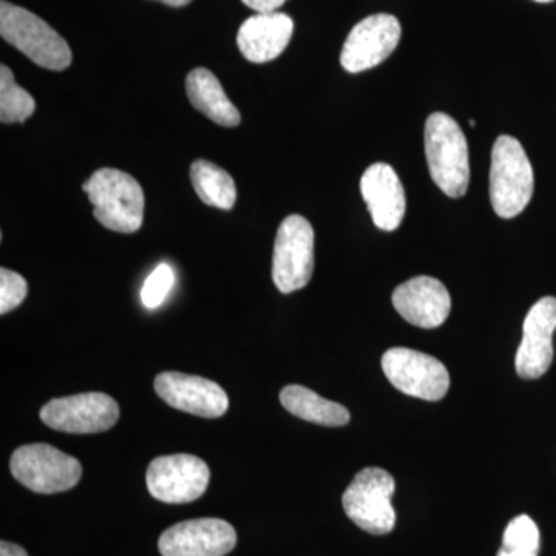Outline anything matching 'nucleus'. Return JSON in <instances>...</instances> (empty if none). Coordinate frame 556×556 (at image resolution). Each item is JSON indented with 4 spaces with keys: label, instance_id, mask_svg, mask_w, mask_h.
<instances>
[{
    "label": "nucleus",
    "instance_id": "1",
    "mask_svg": "<svg viewBox=\"0 0 556 556\" xmlns=\"http://www.w3.org/2000/svg\"><path fill=\"white\" fill-rule=\"evenodd\" d=\"M426 155L431 179L450 199L466 195L470 163L466 135L447 113L437 112L426 123Z\"/></svg>",
    "mask_w": 556,
    "mask_h": 556
},
{
    "label": "nucleus",
    "instance_id": "2",
    "mask_svg": "<svg viewBox=\"0 0 556 556\" xmlns=\"http://www.w3.org/2000/svg\"><path fill=\"white\" fill-rule=\"evenodd\" d=\"M93 204V215L104 228L119 233H134L144 219V192L141 185L118 169H100L83 185Z\"/></svg>",
    "mask_w": 556,
    "mask_h": 556
},
{
    "label": "nucleus",
    "instance_id": "3",
    "mask_svg": "<svg viewBox=\"0 0 556 556\" xmlns=\"http://www.w3.org/2000/svg\"><path fill=\"white\" fill-rule=\"evenodd\" d=\"M532 164L517 138L501 135L492 150L490 200L497 217H518L533 197Z\"/></svg>",
    "mask_w": 556,
    "mask_h": 556
},
{
    "label": "nucleus",
    "instance_id": "4",
    "mask_svg": "<svg viewBox=\"0 0 556 556\" xmlns=\"http://www.w3.org/2000/svg\"><path fill=\"white\" fill-rule=\"evenodd\" d=\"M0 36L39 67L62 72L72 65V50L60 33L31 11L0 2Z\"/></svg>",
    "mask_w": 556,
    "mask_h": 556
},
{
    "label": "nucleus",
    "instance_id": "5",
    "mask_svg": "<svg viewBox=\"0 0 556 556\" xmlns=\"http://www.w3.org/2000/svg\"><path fill=\"white\" fill-rule=\"evenodd\" d=\"M396 482L387 470L367 467L358 471L343 493L342 503L346 517L371 535H387L396 525L391 497Z\"/></svg>",
    "mask_w": 556,
    "mask_h": 556
},
{
    "label": "nucleus",
    "instance_id": "6",
    "mask_svg": "<svg viewBox=\"0 0 556 556\" xmlns=\"http://www.w3.org/2000/svg\"><path fill=\"white\" fill-rule=\"evenodd\" d=\"M10 470L22 485L40 495L67 492L83 478L79 460L49 444L17 448L11 456Z\"/></svg>",
    "mask_w": 556,
    "mask_h": 556
},
{
    "label": "nucleus",
    "instance_id": "7",
    "mask_svg": "<svg viewBox=\"0 0 556 556\" xmlns=\"http://www.w3.org/2000/svg\"><path fill=\"white\" fill-rule=\"evenodd\" d=\"M314 273V229L302 215L281 222L274 244L273 280L283 294L309 283Z\"/></svg>",
    "mask_w": 556,
    "mask_h": 556
},
{
    "label": "nucleus",
    "instance_id": "8",
    "mask_svg": "<svg viewBox=\"0 0 556 556\" xmlns=\"http://www.w3.org/2000/svg\"><path fill=\"white\" fill-rule=\"evenodd\" d=\"M391 386L408 396L441 401L447 394L450 376L441 361L409 348H391L382 357Z\"/></svg>",
    "mask_w": 556,
    "mask_h": 556
},
{
    "label": "nucleus",
    "instance_id": "9",
    "mask_svg": "<svg viewBox=\"0 0 556 556\" xmlns=\"http://www.w3.org/2000/svg\"><path fill=\"white\" fill-rule=\"evenodd\" d=\"M46 426L62 433L94 434L108 431L119 419L115 399L104 393H83L53 399L40 409Z\"/></svg>",
    "mask_w": 556,
    "mask_h": 556
},
{
    "label": "nucleus",
    "instance_id": "10",
    "mask_svg": "<svg viewBox=\"0 0 556 556\" xmlns=\"http://www.w3.org/2000/svg\"><path fill=\"white\" fill-rule=\"evenodd\" d=\"M211 470L193 455L160 456L150 463L146 482L150 495L161 503L188 504L207 490Z\"/></svg>",
    "mask_w": 556,
    "mask_h": 556
},
{
    "label": "nucleus",
    "instance_id": "11",
    "mask_svg": "<svg viewBox=\"0 0 556 556\" xmlns=\"http://www.w3.org/2000/svg\"><path fill=\"white\" fill-rule=\"evenodd\" d=\"M401 35V24L391 14L365 17L348 35L340 53V64L348 73L378 67L396 50Z\"/></svg>",
    "mask_w": 556,
    "mask_h": 556
},
{
    "label": "nucleus",
    "instance_id": "12",
    "mask_svg": "<svg viewBox=\"0 0 556 556\" xmlns=\"http://www.w3.org/2000/svg\"><path fill=\"white\" fill-rule=\"evenodd\" d=\"M237 544V532L218 518L178 522L160 536L163 556H226Z\"/></svg>",
    "mask_w": 556,
    "mask_h": 556
},
{
    "label": "nucleus",
    "instance_id": "13",
    "mask_svg": "<svg viewBox=\"0 0 556 556\" xmlns=\"http://www.w3.org/2000/svg\"><path fill=\"white\" fill-rule=\"evenodd\" d=\"M555 329L556 299L538 300L527 313L522 327V342L515 361L519 378L533 380L546 375L554 362Z\"/></svg>",
    "mask_w": 556,
    "mask_h": 556
},
{
    "label": "nucleus",
    "instance_id": "14",
    "mask_svg": "<svg viewBox=\"0 0 556 556\" xmlns=\"http://www.w3.org/2000/svg\"><path fill=\"white\" fill-rule=\"evenodd\" d=\"M153 387L166 404L190 415L217 419L229 408L226 391L218 383L200 376L175 371L161 372L156 376Z\"/></svg>",
    "mask_w": 556,
    "mask_h": 556
},
{
    "label": "nucleus",
    "instance_id": "15",
    "mask_svg": "<svg viewBox=\"0 0 556 556\" xmlns=\"http://www.w3.org/2000/svg\"><path fill=\"white\" fill-rule=\"evenodd\" d=\"M393 305L408 324L433 329L447 320L452 311V299L442 281L420 276L394 289Z\"/></svg>",
    "mask_w": 556,
    "mask_h": 556
},
{
    "label": "nucleus",
    "instance_id": "16",
    "mask_svg": "<svg viewBox=\"0 0 556 556\" xmlns=\"http://www.w3.org/2000/svg\"><path fill=\"white\" fill-rule=\"evenodd\" d=\"M361 190L372 222L380 230L393 232L402 225L407 200L401 178L390 164L376 163L369 166L362 175Z\"/></svg>",
    "mask_w": 556,
    "mask_h": 556
},
{
    "label": "nucleus",
    "instance_id": "17",
    "mask_svg": "<svg viewBox=\"0 0 556 556\" xmlns=\"http://www.w3.org/2000/svg\"><path fill=\"white\" fill-rule=\"evenodd\" d=\"M294 33V21L285 13L255 14L241 24L237 43L249 62L265 64L277 60Z\"/></svg>",
    "mask_w": 556,
    "mask_h": 556
},
{
    "label": "nucleus",
    "instance_id": "18",
    "mask_svg": "<svg viewBox=\"0 0 556 556\" xmlns=\"http://www.w3.org/2000/svg\"><path fill=\"white\" fill-rule=\"evenodd\" d=\"M186 91L190 104L218 126H239V109L230 102L217 76L207 68H195L189 73L186 78Z\"/></svg>",
    "mask_w": 556,
    "mask_h": 556
},
{
    "label": "nucleus",
    "instance_id": "19",
    "mask_svg": "<svg viewBox=\"0 0 556 556\" xmlns=\"http://www.w3.org/2000/svg\"><path fill=\"white\" fill-rule=\"evenodd\" d=\"M280 402L291 415L325 427H342L350 422V412L343 405L318 396L309 388L289 386L280 393Z\"/></svg>",
    "mask_w": 556,
    "mask_h": 556
},
{
    "label": "nucleus",
    "instance_id": "20",
    "mask_svg": "<svg viewBox=\"0 0 556 556\" xmlns=\"http://www.w3.org/2000/svg\"><path fill=\"white\" fill-rule=\"evenodd\" d=\"M190 179L197 195L207 206L230 211L237 201L236 181L228 172L206 160H197L190 166Z\"/></svg>",
    "mask_w": 556,
    "mask_h": 556
},
{
    "label": "nucleus",
    "instance_id": "21",
    "mask_svg": "<svg viewBox=\"0 0 556 556\" xmlns=\"http://www.w3.org/2000/svg\"><path fill=\"white\" fill-rule=\"evenodd\" d=\"M35 110V98L17 86L10 67L0 65V121L3 124L25 123Z\"/></svg>",
    "mask_w": 556,
    "mask_h": 556
},
{
    "label": "nucleus",
    "instance_id": "22",
    "mask_svg": "<svg viewBox=\"0 0 556 556\" xmlns=\"http://www.w3.org/2000/svg\"><path fill=\"white\" fill-rule=\"evenodd\" d=\"M540 540L536 522L527 515H519L508 522L503 547L496 556H538Z\"/></svg>",
    "mask_w": 556,
    "mask_h": 556
},
{
    "label": "nucleus",
    "instance_id": "23",
    "mask_svg": "<svg viewBox=\"0 0 556 556\" xmlns=\"http://www.w3.org/2000/svg\"><path fill=\"white\" fill-rule=\"evenodd\" d=\"M175 283L174 269L167 263H161L146 280L141 289V302L148 309H156L163 305Z\"/></svg>",
    "mask_w": 556,
    "mask_h": 556
},
{
    "label": "nucleus",
    "instance_id": "24",
    "mask_svg": "<svg viewBox=\"0 0 556 556\" xmlns=\"http://www.w3.org/2000/svg\"><path fill=\"white\" fill-rule=\"evenodd\" d=\"M28 285L25 278L13 270L0 269V314L16 309L27 298Z\"/></svg>",
    "mask_w": 556,
    "mask_h": 556
},
{
    "label": "nucleus",
    "instance_id": "25",
    "mask_svg": "<svg viewBox=\"0 0 556 556\" xmlns=\"http://www.w3.org/2000/svg\"><path fill=\"white\" fill-rule=\"evenodd\" d=\"M244 5L249 7L258 14L277 13V10L283 5L287 0H241Z\"/></svg>",
    "mask_w": 556,
    "mask_h": 556
},
{
    "label": "nucleus",
    "instance_id": "26",
    "mask_svg": "<svg viewBox=\"0 0 556 556\" xmlns=\"http://www.w3.org/2000/svg\"><path fill=\"white\" fill-rule=\"evenodd\" d=\"M0 556H28V554L25 552L24 547L2 541V543H0Z\"/></svg>",
    "mask_w": 556,
    "mask_h": 556
},
{
    "label": "nucleus",
    "instance_id": "27",
    "mask_svg": "<svg viewBox=\"0 0 556 556\" xmlns=\"http://www.w3.org/2000/svg\"><path fill=\"white\" fill-rule=\"evenodd\" d=\"M159 2L166 3L169 7H186L188 3L192 2V0H159Z\"/></svg>",
    "mask_w": 556,
    "mask_h": 556
},
{
    "label": "nucleus",
    "instance_id": "28",
    "mask_svg": "<svg viewBox=\"0 0 556 556\" xmlns=\"http://www.w3.org/2000/svg\"><path fill=\"white\" fill-rule=\"evenodd\" d=\"M533 2H538V3H551V2H555V0H533Z\"/></svg>",
    "mask_w": 556,
    "mask_h": 556
},
{
    "label": "nucleus",
    "instance_id": "29",
    "mask_svg": "<svg viewBox=\"0 0 556 556\" xmlns=\"http://www.w3.org/2000/svg\"><path fill=\"white\" fill-rule=\"evenodd\" d=\"M470 127L471 129H475V127H477V123H475V119H470Z\"/></svg>",
    "mask_w": 556,
    "mask_h": 556
}]
</instances>
